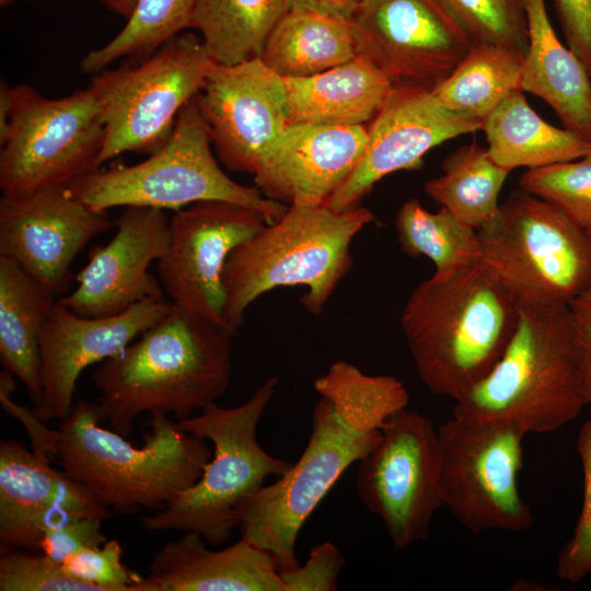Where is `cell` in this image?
I'll list each match as a JSON object with an SVG mask.
<instances>
[{
	"mask_svg": "<svg viewBox=\"0 0 591 591\" xmlns=\"http://www.w3.org/2000/svg\"><path fill=\"white\" fill-rule=\"evenodd\" d=\"M522 90L509 94L483 121L491 159L501 167L535 170L583 157L591 142L557 128L529 105Z\"/></svg>",
	"mask_w": 591,
	"mask_h": 591,
	"instance_id": "4316f807",
	"label": "cell"
},
{
	"mask_svg": "<svg viewBox=\"0 0 591 591\" xmlns=\"http://www.w3.org/2000/svg\"><path fill=\"white\" fill-rule=\"evenodd\" d=\"M13 390L0 387V402L3 409L20 419L26 427L31 438L33 452L50 463L56 459L57 430H48L34 412L14 404L11 399Z\"/></svg>",
	"mask_w": 591,
	"mask_h": 591,
	"instance_id": "b9f144b4",
	"label": "cell"
},
{
	"mask_svg": "<svg viewBox=\"0 0 591 591\" xmlns=\"http://www.w3.org/2000/svg\"><path fill=\"white\" fill-rule=\"evenodd\" d=\"M367 137L364 125L290 124L253 174L256 187L288 206L325 202L354 171Z\"/></svg>",
	"mask_w": 591,
	"mask_h": 591,
	"instance_id": "7402d4cb",
	"label": "cell"
},
{
	"mask_svg": "<svg viewBox=\"0 0 591 591\" xmlns=\"http://www.w3.org/2000/svg\"><path fill=\"white\" fill-rule=\"evenodd\" d=\"M519 186L560 209L587 232L591 230V148L577 160L528 170Z\"/></svg>",
	"mask_w": 591,
	"mask_h": 591,
	"instance_id": "e575fe53",
	"label": "cell"
},
{
	"mask_svg": "<svg viewBox=\"0 0 591 591\" xmlns=\"http://www.w3.org/2000/svg\"><path fill=\"white\" fill-rule=\"evenodd\" d=\"M510 171L498 165L488 149L460 147L442 163V174L425 183V192L475 230L499 213L498 197Z\"/></svg>",
	"mask_w": 591,
	"mask_h": 591,
	"instance_id": "4dcf8cb0",
	"label": "cell"
},
{
	"mask_svg": "<svg viewBox=\"0 0 591 591\" xmlns=\"http://www.w3.org/2000/svg\"><path fill=\"white\" fill-rule=\"evenodd\" d=\"M591 237V230L588 231ZM570 309L578 313H591V281L587 289L570 304Z\"/></svg>",
	"mask_w": 591,
	"mask_h": 591,
	"instance_id": "bcb514c9",
	"label": "cell"
},
{
	"mask_svg": "<svg viewBox=\"0 0 591 591\" xmlns=\"http://www.w3.org/2000/svg\"><path fill=\"white\" fill-rule=\"evenodd\" d=\"M114 225L106 210L77 199L67 186L0 199V256L58 296L70 285L74 257Z\"/></svg>",
	"mask_w": 591,
	"mask_h": 591,
	"instance_id": "2e32d148",
	"label": "cell"
},
{
	"mask_svg": "<svg viewBox=\"0 0 591 591\" xmlns=\"http://www.w3.org/2000/svg\"><path fill=\"white\" fill-rule=\"evenodd\" d=\"M67 188L91 208L106 211L128 206L177 211L195 202L218 200L254 209L273 223L288 209V205L265 197L256 186L234 182L221 170L196 96L178 113L167 141L148 159L93 171Z\"/></svg>",
	"mask_w": 591,
	"mask_h": 591,
	"instance_id": "ba28073f",
	"label": "cell"
},
{
	"mask_svg": "<svg viewBox=\"0 0 591 591\" xmlns=\"http://www.w3.org/2000/svg\"><path fill=\"white\" fill-rule=\"evenodd\" d=\"M374 221L358 206L336 211L326 204H292L283 216L232 250L222 273L223 323L233 335L246 309L265 292L306 287L303 308L321 315L352 265L354 237Z\"/></svg>",
	"mask_w": 591,
	"mask_h": 591,
	"instance_id": "8992f818",
	"label": "cell"
},
{
	"mask_svg": "<svg viewBox=\"0 0 591 591\" xmlns=\"http://www.w3.org/2000/svg\"><path fill=\"white\" fill-rule=\"evenodd\" d=\"M172 306L164 299H147L116 315L86 317L57 300L39 338L43 393L34 414L44 422L65 419L82 371L119 354Z\"/></svg>",
	"mask_w": 591,
	"mask_h": 591,
	"instance_id": "d6986e66",
	"label": "cell"
},
{
	"mask_svg": "<svg viewBox=\"0 0 591 591\" xmlns=\"http://www.w3.org/2000/svg\"><path fill=\"white\" fill-rule=\"evenodd\" d=\"M524 55L495 44H475L432 92L448 108L484 119L513 91L522 90Z\"/></svg>",
	"mask_w": 591,
	"mask_h": 591,
	"instance_id": "f546056e",
	"label": "cell"
},
{
	"mask_svg": "<svg viewBox=\"0 0 591 591\" xmlns=\"http://www.w3.org/2000/svg\"><path fill=\"white\" fill-rule=\"evenodd\" d=\"M358 0H287L288 10L313 11L350 20Z\"/></svg>",
	"mask_w": 591,
	"mask_h": 591,
	"instance_id": "ee69618b",
	"label": "cell"
},
{
	"mask_svg": "<svg viewBox=\"0 0 591 591\" xmlns=\"http://www.w3.org/2000/svg\"><path fill=\"white\" fill-rule=\"evenodd\" d=\"M195 0H139L120 32L81 61L88 73H97L121 57L143 60L164 43L188 28Z\"/></svg>",
	"mask_w": 591,
	"mask_h": 591,
	"instance_id": "d6a6232c",
	"label": "cell"
},
{
	"mask_svg": "<svg viewBox=\"0 0 591 591\" xmlns=\"http://www.w3.org/2000/svg\"><path fill=\"white\" fill-rule=\"evenodd\" d=\"M117 540L83 548L65 559L61 568L69 576L103 587L106 591H142L143 577L127 568Z\"/></svg>",
	"mask_w": 591,
	"mask_h": 591,
	"instance_id": "74e56055",
	"label": "cell"
},
{
	"mask_svg": "<svg viewBox=\"0 0 591 591\" xmlns=\"http://www.w3.org/2000/svg\"><path fill=\"white\" fill-rule=\"evenodd\" d=\"M355 57L349 20L302 10L280 18L259 56L282 79L315 76Z\"/></svg>",
	"mask_w": 591,
	"mask_h": 591,
	"instance_id": "83f0119b",
	"label": "cell"
},
{
	"mask_svg": "<svg viewBox=\"0 0 591 591\" xmlns=\"http://www.w3.org/2000/svg\"><path fill=\"white\" fill-rule=\"evenodd\" d=\"M482 127L483 121L451 111L430 90L393 88L367 127L357 165L324 204L336 211L358 207L384 176L420 169L429 150Z\"/></svg>",
	"mask_w": 591,
	"mask_h": 591,
	"instance_id": "ac0fdd59",
	"label": "cell"
},
{
	"mask_svg": "<svg viewBox=\"0 0 591 591\" xmlns=\"http://www.w3.org/2000/svg\"><path fill=\"white\" fill-rule=\"evenodd\" d=\"M572 316L582 390L587 405L591 406V313L572 311Z\"/></svg>",
	"mask_w": 591,
	"mask_h": 591,
	"instance_id": "7bdbcfd3",
	"label": "cell"
},
{
	"mask_svg": "<svg viewBox=\"0 0 591 591\" xmlns=\"http://www.w3.org/2000/svg\"><path fill=\"white\" fill-rule=\"evenodd\" d=\"M196 101L220 160L254 174L263 157L290 125L283 79L259 57L213 63Z\"/></svg>",
	"mask_w": 591,
	"mask_h": 591,
	"instance_id": "e0dca14e",
	"label": "cell"
},
{
	"mask_svg": "<svg viewBox=\"0 0 591 591\" xmlns=\"http://www.w3.org/2000/svg\"><path fill=\"white\" fill-rule=\"evenodd\" d=\"M443 507L466 530L523 532L533 513L519 491L525 433L452 416L438 428Z\"/></svg>",
	"mask_w": 591,
	"mask_h": 591,
	"instance_id": "7c38bea8",
	"label": "cell"
},
{
	"mask_svg": "<svg viewBox=\"0 0 591 591\" xmlns=\"http://www.w3.org/2000/svg\"><path fill=\"white\" fill-rule=\"evenodd\" d=\"M569 49L591 76V0H555Z\"/></svg>",
	"mask_w": 591,
	"mask_h": 591,
	"instance_id": "60d3db41",
	"label": "cell"
},
{
	"mask_svg": "<svg viewBox=\"0 0 591 591\" xmlns=\"http://www.w3.org/2000/svg\"><path fill=\"white\" fill-rule=\"evenodd\" d=\"M577 451L583 471V501L572 536L559 551L556 575L563 581L579 582L591 573V417L581 426Z\"/></svg>",
	"mask_w": 591,
	"mask_h": 591,
	"instance_id": "8d00e7d4",
	"label": "cell"
},
{
	"mask_svg": "<svg viewBox=\"0 0 591 591\" xmlns=\"http://www.w3.org/2000/svg\"><path fill=\"white\" fill-rule=\"evenodd\" d=\"M518 321V297L482 260L419 283L401 315L419 379L453 401L489 373Z\"/></svg>",
	"mask_w": 591,
	"mask_h": 591,
	"instance_id": "3957f363",
	"label": "cell"
},
{
	"mask_svg": "<svg viewBox=\"0 0 591 591\" xmlns=\"http://www.w3.org/2000/svg\"><path fill=\"white\" fill-rule=\"evenodd\" d=\"M278 382L279 378L271 375L240 406L212 403L197 416L177 421L186 432L210 441L215 452L192 487L163 510L140 519L144 530L194 532L212 545L231 537L244 500L263 487L267 477H279L291 465L268 454L256 439Z\"/></svg>",
	"mask_w": 591,
	"mask_h": 591,
	"instance_id": "52a82bcc",
	"label": "cell"
},
{
	"mask_svg": "<svg viewBox=\"0 0 591 591\" xmlns=\"http://www.w3.org/2000/svg\"><path fill=\"white\" fill-rule=\"evenodd\" d=\"M111 511L63 471L15 440H0V546L38 551L44 533L76 517Z\"/></svg>",
	"mask_w": 591,
	"mask_h": 591,
	"instance_id": "44dd1931",
	"label": "cell"
},
{
	"mask_svg": "<svg viewBox=\"0 0 591 591\" xmlns=\"http://www.w3.org/2000/svg\"><path fill=\"white\" fill-rule=\"evenodd\" d=\"M357 488L394 547L425 541L443 507L438 430L426 415L407 407L390 416L371 451L359 462Z\"/></svg>",
	"mask_w": 591,
	"mask_h": 591,
	"instance_id": "4fadbf2b",
	"label": "cell"
},
{
	"mask_svg": "<svg viewBox=\"0 0 591 591\" xmlns=\"http://www.w3.org/2000/svg\"><path fill=\"white\" fill-rule=\"evenodd\" d=\"M103 521L95 517L69 519L44 533L38 551L55 563L62 564L83 548L101 546L107 541L101 531Z\"/></svg>",
	"mask_w": 591,
	"mask_h": 591,
	"instance_id": "ab89813d",
	"label": "cell"
},
{
	"mask_svg": "<svg viewBox=\"0 0 591 591\" xmlns=\"http://www.w3.org/2000/svg\"><path fill=\"white\" fill-rule=\"evenodd\" d=\"M97 403L79 401L60 421L56 459L96 501L118 514L161 511L201 476L211 459L204 438L167 414H153L144 443L101 427Z\"/></svg>",
	"mask_w": 591,
	"mask_h": 591,
	"instance_id": "277c9868",
	"label": "cell"
},
{
	"mask_svg": "<svg viewBox=\"0 0 591 591\" xmlns=\"http://www.w3.org/2000/svg\"><path fill=\"white\" fill-rule=\"evenodd\" d=\"M215 61L200 36L179 33L152 55L114 70L90 84L104 124L95 171L124 152L152 154L170 138L183 106L198 94Z\"/></svg>",
	"mask_w": 591,
	"mask_h": 591,
	"instance_id": "30bf717a",
	"label": "cell"
},
{
	"mask_svg": "<svg viewBox=\"0 0 591 591\" xmlns=\"http://www.w3.org/2000/svg\"><path fill=\"white\" fill-rule=\"evenodd\" d=\"M287 11V0H195L188 28L216 63L231 66L259 57Z\"/></svg>",
	"mask_w": 591,
	"mask_h": 591,
	"instance_id": "f1b7e54d",
	"label": "cell"
},
{
	"mask_svg": "<svg viewBox=\"0 0 591 591\" xmlns=\"http://www.w3.org/2000/svg\"><path fill=\"white\" fill-rule=\"evenodd\" d=\"M482 262L519 300L570 304L591 281V237L551 202L512 193L498 216L476 230Z\"/></svg>",
	"mask_w": 591,
	"mask_h": 591,
	"instance_id": "9c48e42d",
	"label": "cell"
},
{
	"mask_svg": "<svg viewBox=\"0 0 591 591\" xmlns=\"http://www.w3.org/2000/svg\"><path fill=\"white\" fill-rule=\"evenodd\" d=\"M55 297L15 262L0 256V360L35 405L43 393L39 338Z\"/></svg>",
	"mask_w": 591,
	"mask_h": 591,
	"instance_id": "484cf974",
	"label": "cell"
},
{
	"mask_svg": "<svg viewBox=\"0 0 591 591\" xmlns=\"http://www.w3.org/2000/svg\"><path fill=\"white\" fill-rule=\"evenodd\" d=\"M116 225L107 244L91 248L76 277V290L58 300L81 316H112L140 301L164 299L160 280L148 270L169 244L170 219L164 210L128 206Z\"/></svg>",
	"mask_w": 591,
	"mask_h": 591,
	"instance_id": "ffe728a7",
	"label": "cell"
},
{
	"mask_svg": "<svg viewBox=\"0 0 591 591\" xmlns=\"http://www.w3.org/2000/svg\"><path fill=\"white\" fill-rule=\"evenodd\" d=\"M0 591H106L66 573L43 553L1 549Z\"/></svg>",
	"mask_w": 591,
	"mask_h": 591,
	"instance_id": "d590c367",
	"label": "cell"
},
{
	"mask_svg": "<svg viewBox=\"0 0 591 591\" xmlns=\"http://www.w3.org/2000/svg\"><path fill=\"white\" fill-rule=\"evenodd\" d=\"M349 21L356 57L392 88L433 91L474 45L438 0H358Z\"/></svg>",
	"mask_w": 591,
	"mask_h": 591,
	"instance_id": "5bb4252c",
	"label": "cell"
},
{
	"mask_svg": "<svg viewBox=\"0 0 591 591\" xmlns=\"http://www.w3.org/2000/svg\"><path fill=\"white\" fill-rule=\"evenodd\" d=\"M394 225L402 253L428 257L433 275H449L482 259L477 231L444 207L430 212L418 199H409L396 212Z\"/></svg>",
	"mask_w": 591,
	"mask_h": 591,
	"instance_id": "1f68e13d",
	"label": "cell"
},
{
	"mask_svg": "<svg viewBox=\"0 0 591 591\" xmlns=\"http://www.w3.org/2000/svg\"><path fill=\"white\" fill-rule=\"evenodd\" d=\"M266 224L258 211L227 201H199L175 211L167 247L158 259L159 280L172 304L225 328V262Z\"/></svg>",
	"mask_w": 591,
	"mask_h": 591,
	"instance_id": "9a60e30c",
	"label": "cell"
},
{
	"mask_svg": "<svg viewBox=\"0 0 591 591\" xmlns=\"http://www.w3.org/2000/svg\"><path fill=\"white\" fill-rule=\"evenodd\" d=\"M529 48L522 91L545 101L564 128L591 142V80L578 57L558 39L544 0H524Z\"/></svg>",
	"mask_w": 591,
	"mask_h": 591,
	"instance_id": "cb8c5ba5",
	"label": "cell"
},
{
	"mask_svg": "<svg viewBox=\"0 0 591 591\" xmlns=\"http://www.w3.org/2000/svg\"><path fill=\"white\" fill-rule=\"evenodd\" d=\"M473 44H495L524 56L529 48L524 0H438Z\"/></svg>",
	"mask_w": 591,
	"mask_h": 591,
	"instance_id": "836d02e7",
	"label": "cell"
},
{
	"mask_svg": "<svg viewBox=\"0 0 591 591\" xmlns=\"http://www.w3.org/2000/svg\"><path fill=\"white\" fill-rule=\"evenodd\" d=\"M15 0H0V5L1 7H7V5L11 4Z\"/></svg>",
	"mask_w": 591,
	"mask_h": 591,
	"instance_id": "7dc6e473",
	"label": "cell"
},
{
	"mask_svg": "<svg viewBox=\"0 0 591 591\" xmlns=\"http://www.w3.org/2000/svg\"><path fill=\"white\" fill-rule=\"evenodd\" d=\"M232 337L223 326L173 304L92 373L101 421L128 436L140 415L173 414L179 421L216 403L230 384Z\"/></svg>",
	"mask_w": 591,
	"mask_h": 591,
	"instance_id": "7a4b0ae2",
	"label": "cell"
},
{
	"mask_svg": "<svg viewBox=\"0 0 591 591\" xmlns=\"http://www.w3.org/2000/svg\"><path fill=\"white\" fill-rule=\"evenodd\" d=\"M197 533L185 532L152 558L142 591H283L269 553L240 538L210 551Z\"/></svg>",
	"mask_w": 591,
	"mask_h": 591,
	"instance_id": "603a6c76",
	"label": "cell"
},
{
	"mask_svg": "<svg viewBox=\"0 0 591 591\" xmlns=\"http://www.w3.org/2000/svg\"><path fill=\"white\" fill-rule=\"evenodd\" d=\"M290 124L357 126L372 120L392 91L359 57L306 78L283 79Z\"/></svg>",
	"mask_w": 591,
	"mask_h": 591,
	"instance_id": "d4e9b609",
	"label": "cell"
},
{
	"mask_svg": "<svg viewBox=\"0 0 591 591\" xmlns=\"http://www.w3.org/2000/svg\"><path fill=\"white\" fill-rule=\"evenodd\" d=\"M346 559L332 542L314 546L303 566L280 571L283 591H334Z\"/></svg>",
	"mask_w": 591,
	"mask_h": 591,
	"instance_id": "f35d334b",
	"label": "cell"
},
{
	"mask_svg": "<svg viewBox=\"0 0 591 591\" xmlns=\"http://www.w3.org/2000/svg\"><path fill=\"white\" fill-rule=\"evenodd\" d=\"M113 12L128 19L135 11L139 0H101Z\"/></svg>",
	"mask_w": 591,
	"mask_h": 591,
	"instance_id": "f6af8a7d",
	"label": "cell"
},
{
	"mask_svg": "<svg viewBox=\"0 0 591 591\" xmlns=\"http://www.w3.org/2000/svg\"><path fill=\"white\" fill-rule=\"evenodd\" d=\"M586 405L570 306L519 300L507 348L485 378L454 399L452 415L548 433Z\"/></svg>",
	"mask_w": 591,
	"mask_h": 591,
	"instance_id": "5b68a950",
	"label": "cell"
},
{
	"mask_svg": "<svg viewBox=\"0 0 591 591\" xmlns=\"http://www.w3.org/2000/svg\"><path fill=\"white\" fill-rule=\"evenodd\" d=\"M312 430L298 461L239 509L241 538L266 551L279 571L296 569L301 528L334 484L376 443L385 420L409 394L392 375H370L344 360L314 381Z\"/></svg>",
	"mask_w": 591,
	"mask_h": 591,
	"instance_id": "6da1fadb",
	"label": "cell"
},
{
	"mask_svg": "<svg viewBox=\"0 0 591 591\" xmlns=\"http://www.w3.org/2000/svg\"><path fill=\"white\" fill-rule=\"evenodd\" d=\"M104 136L90 86L61 99H47L25 84L12 88L8 125L0 134L2 195L68 186L95 171Z\"/></svg>",
	"mask_w": 591,
	"mask_h": 591,
	"instance_id": "8fae6325",
	"label": "cell"
}]
</instances>
